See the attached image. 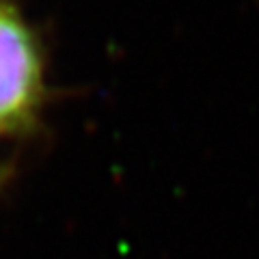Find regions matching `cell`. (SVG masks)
<instances>
[{
  "label": "cell",
  "mask_w": 259,
  "mask_h": 259,
  "mask_svg": "<svg viewBox=\"0 0 259 259\" xmlns=\"http://www.w3.org/2000/svg\"><path fill=\"white\" fill-rule=\"evenodd\" d=\"M44 93L41 56L9 0H0V134L28 125Z\"/></svg>",
  "instance_id": "cell-1"
}]
</instances>
